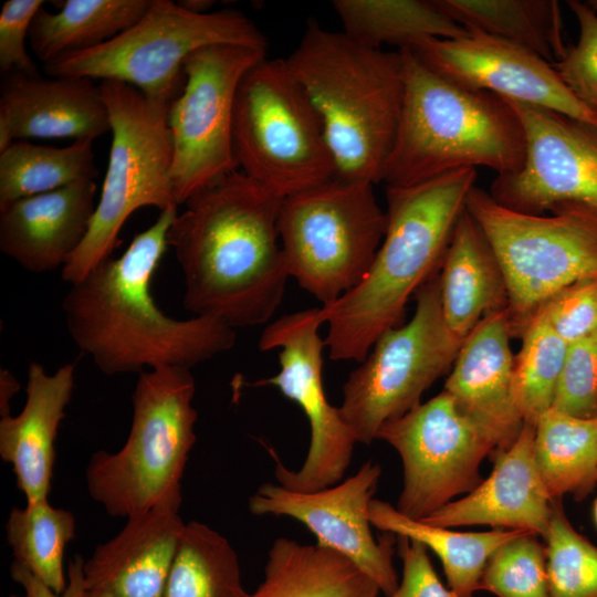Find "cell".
<instances>
[{
	"label": "cell",
	"instance_id": "38",
	"mask_svg": "<svg viewBox=\"0 0 597 597\" xmlns=\"http://www.w3.org/2000/svg\"><path fill=\"white\" fill-rule=\"evenodd\" d=\"M566 4L577 20L579 35L553 66L574 96L597 112V1L568 0Z\"/></svg>",
	"mask_w": 597,
	"mask_h": 597
},
{
	"label": "cell",
	"instance_id": "48",
	"mask_svg": "<svg viewBox=\"0 0 597 597\" xmlns=\"http://www.w3.org/2000/svg\"><path fill=\"white\" fill-rule=\"evenodd\" d=\"M9 597H28V596L27 595H24V596L10 595Z\"/></svg>",
	"mask_w": 597,
	"mask_h": 597
},
{
	"label": "cell",
	"instance_id": "10",
	"mask_svg": "<svg viewBox=\"0 0 597 597\" xmlns=\"http://www.w3.org/2000/svg\"><path fill=\"white\" fill-rule=\"evenodd\" d=\"M232 140L238 169L281 198L336 177L321 121L285 59L265 56L241 78Z\"/></svg>",
	"mask_w": 597,
	"mask_h": 597
},
{
	"label": "cell",
	"instance_id": "43",
	"mask_svg": "<svg viewBox=\"0 0 597 597\" xmlns=\"http://www.w3.org/2000/svg\"><path fill=\"white\" fill-rule=\"evenodd\" d=\"M84 559L74 555L67 565V585L62 594H56L43 582L38 579L24 566L13 561L10 567L12 579L25 591L28 597H84L86 583L83 570Z\"/></svg>",
	"mask_w": 597,
	"mask_h": 597
},
{
	"label": "cell",
	"instance_id": "41",
	"mask_svg": "<svg viewBox=\"0 0 597 597\" xmlns=\"http://www.w3.org/2000/svg\"><path fill=\"white\" fill-rule=\"evenodd\" d=\"M42 0H8L0 11V71L4 75L20 73L39 75L38 66L29 55L25 40Z\"/></svg>",
	"mask_w": 597,
	"mask_h": 597
},
{
	"label": "cell",
	"instance_id": "47",
	"mask_svg": "<svg viewBox=\"0 0 597 597\" xmlns=\"http://www.w3.org/2000/svg\"><path fill=\"white\" fill-rule=\"evenodd\" d=\"M593 514H594V521H595V524H596V526H597V498H596V500L594 501Z\"/></svg>",
	"mask_w": 597,
	"mask_h": 597
},
{
	"label": "cell",
	"instance_id": "33",
	"mask_svg": "<svg viewBox=\"0 0 597 597\" xmlns=\"http://www.w3.org/2000/svg\"><path fill=\"white\" fill-rule=\"evenodd\" d=\"M163 597H250L228 538L205 523H186Z\"/></svg>",
	"mask_w": 597,
	"mask_h": 597
},
{
	"label": "cell",
	"instance_id": "4",
	"mask_svg": "<svg viewBox=\"0 0 597 597\" xmlns=\"http://www.w3.org/2000/svg\"><path fill=\"white\" fill-rule=\"evenodd\" d=\"M285 62L321 121L336 177L383 181L402 107L399 51L365 46L312 20Z\"/></svg>",
	"mask_w": 597,
	"mask_h": 597
},
{
	"label": "cell",
	"instance_id": "36",
	"mask_svg": "<svg viewBox=\"0 0 597 597\" xmlns=\"http://www.w3.org/2000/svg\"><path fill=\"white\" fill-rule=\"evenodd\" d=\"M554 501L546 541L551 597H597V546L578 533Z\"/></svg>",
	"mask_w": 597,
	"mask_h": 597
},
{
	"label": "cell",
	"instance_id": "34",
	"mask_svg": "<svg viewBox=\"0 0 597 597\" xmlns=\"http://www.w3.org/2000/svg\"><path fill=\"white\" fill-rule=\"evenodd\" d=\"M74 515L46 501L13 507L6 523V536L14 562L24 566L56 594L67 585L64 551L75 537Z\"/></svg>",
	"mask_w": 597,
	"mask_h": 597
},
{
	"label": "cell",
	"instance_id": "3",
	"mask_svg": "<svg viewBox=\"0 0 597 597\" xmlns=\"http://www.w3.org/2000/svg\"><path fill=\"white\" fill-rule=\"evenodd\" d=\"M475 180L476 170L463 168L386 187V231L369 271L353 290L320 307L331 359L362 363L383 333L401 325L410 297L440 271Z\"/></svg>",
	"mask_w": 597,
	"mask_h": 597
},
{
	"label": "cell",
	"instance_id": "7",
	"mask_svg": "<svg viewBox=\"0 0 597 597\" xmlns=\"http://www.w3.org/2000/svg\"><path fill=\"white\" fill-rule=\"evenodd\" d=\"M112 133L108 164L88 231L62 268L73 284L112 258L132 213L144 207H178L171 178L172 140L169 105L155 102L132 85L102 81Z\"/></svg>",
	"mask_w": 597,
	"mask_h": 597
},
{
	"label": "cell",
	"instance_id": "26",
	"mask_svg": "<svg viewBox=\"0 0 597 597\" xmlns=\"http://www.w3.org/2000/svg\"><path fill=\"white\" fill-rule=\"evenodd\" d=\"M380 591L342 554L277 537L269 549L264 579L250 597H378Z\"/></svg>",
	"mask_w": 597,
	"mask_h": 597
},
{
	"label": "cell",
	"instance_id": "9",
	"mask_svg": "<svg viewBox=\"0 0 597 597\" xmlns=\"http://www.w3.org/2000/svg\"><path fill=\"white\" fill-rule=\"evenodd\" d=\"M465 209L481 228L503 271L513 336L552 295L597 276V209L578 202L555 206L549 216L498 203L474 186Z\"/></svg>",
	"mask_w": 597,
	"mask_h": 597
},
{
	"label": "cell",
	"instance_id": "25",
	"mask_svg": "<svg viewBox=\"0 0 597 597\" xmlns=\"http://www.w3.org/2000/svg\"><path fill=\"white\" fill-rule=\"evenodd\" d=\"M439 285L446 322L463 339L483 317L509 308L501 265L467 209L452 234L439 272Z\"/></svg>",
	"mask_w": 597,
	"mask_h": 597
},
{
	"label": "cell",
	"instance_id": "27",
	"mask_svg": "<svg viewBox=\"0 0 597 597\" xmlns=\"http://www.w3.org/2000/svg\"><path fill=\"white\" fill-rule=\"evenodd\" d=\"M373 526L422 543L441 561L449 588L458 597H473L492 554L507 541L528 533L493 528L486 532H459L409 519L390 503L373 499L368 507Z\"/></svg>",
	"mask_w": 597,
	"mask_h": 597
},
{
	"label": "cell",
	"instance_id": "2",
	"mask_svg": "<svg viewBox=\"0 0 597 597\" xmlns=\"http://www.w3.org/2000/svg\"><path fill=\"white\" fill-rule=\"evenodd\" d=\"M178 207L135 234L121 256L100 263L62 301L67 332L107 376L159 367L190 369L230 350L234 328L209 316L175 320L155 303L151 280L167 250Z\"/></svg>",
	"mask_w": 597,
	"mask_h": 597
},
{
	"label": "cell",
	"instance_id": "15",
	"mask_svg": "<svg viewBox=\"0 0 597 597\" xmlns=\"http://www.w3.org/2000/svg\"><path fill=\"white\" fill-rule=\"evenodd\" d=\"M376 439L400 455L404 483L397 511L423 520L475 489L480 465L494 449L444 390L384 423Z\"/></svg>",
	"mask_w": 597,
	"mask_h": 597
},
{
	"label": "cell",
	"instance_id": "12",
	"mask_svg": "<svg viewBox=\"0 0 597 597\" xmlns=\"http://www.w3.org/2000/svg\"><path fill=\"white\" fill-rule=\"evenodd\" d=\"M439 272L416 293L410 321L383 333L343 385L338 408L359 443H371L384 423L420 405L453 366L464 339L443 316Z\"/></svg>",
	"mask_w": 597,
	"mask_h": 597
},
{
	"label": "cell",
	"instance_id": "45",
	"mask_svg": "<svg viewBox=\"0 0 597 597\" xmlns=\"http://www.w3.org/2000/svg\"><path fill=\"white\" fill-rule=\"evenodd\" d=\"M185 9L196 13H207L213 1L207 0H182L178 1Z\"/></svg>",
	"mask_w": 597,
	"mask_h": 597
},
{
	"label": "cell",
	"instance_id": "13",
	"mask_svg": "<svg viewBox=\"0 0 597 597\" xmlns=\"http://www.w3.org/2000/svg\"><path fill=\"white\" fill-rule=\"evenodd\" d=\"M265 56L266 48L214 44L184 62L185 86L168 111L178 206L238 170L232 140L237 90L243 75Z\"/></svg>",
	"mask_w": 597,
	"mask_h": 597
},
{
	"label": "cell",
	"instance_id": "46",
	"mask_svg": "<svg viewBox=\"0 0 597 597\" xmlns=\"http://www.w3.org/2000/svg\"><path fill=\"white\" fill-rule=\"evenodd\" d=\"M84 597H114L112 594L100 589H86Z\"/></svg>",
	"mask_w": 597,
	"mask_h": 597
},
{
	"label": "cell",
	"instance_id": "1",
	"mask_svg": "<svg viewBox=\"0 0 597 597\" xmlns=\"http://www.w3.org/2000/svg\"><path fill=\"white\" fill-rule=\"evenodd\" d=\"M282 199L238 169L185 203L167 233L185 310L232 328L270 321L290 277L277 230Z\"/></svg>",
	"mask_w": 597,
	"mask_h": 597
},
{
	"label": "cell",
	"instance_id": "44",
	"mask_svg": "<svg viewBox=\"0 0 597 597\" xmlns=\"http://www.w3.org/2000/svg\"><path fill=\"white\" fill-rule=\"evenodd\" d=\"M20 384L17 378L6 368L0 369V416H10V401L19 391Z\"/></svg>",
	"mask_w": 597,
	"mask_h": 597
},
{
	"label": "cell",
	"instance_id": "5",
	"mask_svg": "<svg viewBox=\"0 0 597 597\" xmlns=\"http://www.w3.org/2000/svg\"><path fill=\"white\" fill-rule=\"evenodd\" d=\"M398 51L404 98L383 177L387 186H412L463 168L488 167L496 176L522 168L524 128L507 100L459 85L412 51Z\"/></svg>",
	"mask_w": 597,
	"mask_h": 597
},
{
	"label": "cell",
	"instance_id": "16",
	"mask_svg": "<svg viewBox=\"0 0 597 597\" xmlns=\"http://www.w3.org/2000/svg\"><path fill=\"white\" fill-rule=\"evenodd\" d=\"M525 134L522 168L496 176L490 195L500 205L542 214L564 202L597 209V125L509 101Z\"/></svg>",
	"mask_w": 597,
	"mask_h": 597
},
{
	"label": "cell",
	"instance_id": "37",
	"mask_svg": "<svg viewBox=\"0 0 597 597\" xmlns=\"http://www.w3.org/2000/svg\"><path fill=\"white\" fill-rule=\"evenodd\" d=\"M523 533L501 545L483 570L479 590L496 597H551L546 547Z\"/></svg>",
	"mask_w": 597,
	"mask_h": 597
},
{
	"label": "cell",
	"instance_id": "14",
	"mask_svg": "<svg viewBox=\"0 0 597 597\" xmlns=\"http://www.w3.org/2000/svg\"><path fill=\"white\" fill-rule=\"evenodd\" d=\"M324 324L320 307L285 314L263 329L259 348L279 350L280 371L255 383L276 387L303 410L311 428L310 448L297 471L286 469L273 450L280 485L296 492H314L339 483L350 464L357 440L339 408L332 406L323 386Z\"/></svg>",
	"mask_w": 597,
	"mask_h": 597
},
{
	"label": "cell",
	"instance_id": "32",
	"mask_svg": "<svg viewBox=\"0 0 597 597\" xmlns=\"http://www.w3.org/2000/svg\"><path fill=\"white\" fill-rule=\"evenodd\" d=\"M93 140L50 147L18 140L0 151V209L27 197L94 180Z\"/></svg>",
	"mask_w": 597,
	"mask_h": 597
},
{
	"label": "cell",
	"instance_id": "42",
	"mask_svg": "<svg viewBox=\"0 0 597 597\" xmlns=\"http://www.w3.org/2000/svg\"><path fill=\"white\" fill-rule=\"evenodd\" d=\"M397 537L402 577L396 590L386 597H458L440 582L422 543Z\"/></svg>",
	"mask_w": 597,
	"mask_h": 597
},
{
	"label": "cell",
	"instance_id": "23",
	"mask_svg": "<svg viewBox=\"0 0 597 597\" xmlns=\"http://www.w3.org/2000/svg\"><path fill=\"white\" fill-rule=\"evenodd\" d=\"M180 506L165 503L127 519L117 535L84 561L86 588L114 597H163L186 524Z\"/></svg>",
	"mask_w": 597,
	"mask_h": 597
},
{
	"label": "cell",
	"instance_id": "24",
	"mask_svg": "<svg viewBox=\"0 0 597 597\" xmlns=\"http://www.w3.org/2000/svg\"><path fill=\"white\" fill-rule=\"evenodd\" d=\"M75 386V367L65 364L49 375L31 362L27 400L17 416L0 420V455L12 467L27 503L46 501L55 460V440Z\"/></svg>",
	"mask_w": 597,
	"mask_h": 597
},
{
	"label": "cell",
	"instance_id": "21",
	"mask_svg": "<svg viewBox=\"0 0 597 597\" xmlns=\"http://www.w3.org/2000/svg\"><path fill=\"white\" fill-rule=\"evenodd\" d=\"M111 132L100 85L87 77L4 75L0 95V151L27 138L95 140Z\"/></svg>",
	"mask_w": 597,
	"mask_h": 597
},
{
	"label": "cell",
	"instance_id": "8",
	"mask_svg": "<svg viewBox=\"0 0 597 597\" xmlns=\"http://www.w3.org/2000/svg\"><path fill=\"white\" fill-rule=\"evenodd\" d=\"M214 44L266 48V39L243 12L223 9L196 13L171 0H150L143 17L109 41L60 55L43 64L52 77H87L134 86L170 105L182 92L184 62Z\"/></svg>",
	"mask_w": 597,
	"mask_h": 597
},
{
	"label": "cell",
	"instance_id": "22",
	"mask_svg": "<svg viewBox=\"0 0 597 597\" xmlns=\"http://www.w3.org/2000/svg\"><path fill=\"white\" fill-rule=\"evenodd\" d=\"M97 186L84 180L0 209V250L32 273L63 268L84 240Z\"/></svg>",
	"mask_w": 597,
	"mask_h": 597
},
{
	"label": "cell",
	"instance_id": "39",
	"mask_svg": "<svg viewBox=\"0 0 597 597\" xmlns=\"http://www.w3.org/2000/svg\"><path fill=\"white\" fill-rule=\"evenodd\" d=\"M553 409L594 418L597 411V332L568 344Z\"/></svg>",
	"mask_w": 597,
	"mask_h": 597
},
{
	"label": "cell",
	"instance_id": "18",
	"mask_svg": "<svg viewBox=\"0 0 597 597\" xmlns=\"http://www.w3.org/2000/svg\"><path fill=\"white\" fill-rule=\"evenodd\" d=\"M468 31L460 39L427 40L410 51L426 66L464 87L597 125V112L574 96L553 64L510 42Z\"/></svg>",
	"mask_w": 597,
	"mask_h": 597
},
{
	"label": "cell",
	"instance_id": "40",
	"mask_svg": "<svg viewBox=\"0 0 597 597\" xmlns=\"http://www.w3.org/2000/svg\"><path fill=\"white\" fill-rule=\"evenodd\" d=\"M537 311L567 345L593 335L597 332V276L567 285Z\"/></svg>",
	"mask_w": 597,
	"mask_h": 597
},
{
	"label": "cell",
	"instance_id": "19",
	"mask_svg": "<svg viewBox=\"0 0 597 597\" xmlns=\"http://www.w3.org/2000/svg\"><path fill=\"white\" fill-rule=\"evenodd\" d=\"M512 336L509 308L483 317L464 338L443 388L494 453L507 449L524 425L513 396Z\"/></svg>",
	"mask_w": 597,
	"mask_h": 597
},
{
	"label": "cell",
	"instance_id": "11",
	"mask_svg": "<svg viewBox=\"0 0 597 597\" xmlns=\"http://www.w3.org/2000/svg\"><path fill=\"white\" fill-rule=\"evenodd\" d=\"M373 184L337 177L282 199L277 230L290 277L322 306L357 286L385 235Z\"/></svg>",
	"mask_w": 597,
	"mask_h": 597
},
{
	"label": "cell",
	"instance_id": "35",
	"mask_svg": "<svg viewBox=\"0 0 597 597\" xmlns=\"http://www.w3.org/2000/svg\"><path fill=\"white\" fill-rule=\"evenodd\" d=\"M520 337L522 346L514 356L513 396L523 422L536 426L553 406L568 345L538 311Z\"/></svg>",
	"mask_w": 597,
	"mask_h": 597
},
{
	"label": "cell",
	"instance_id": "49",
	"mask_svg": "<svg viewBox=\"0 0 597 597\" xmlns=\"http://www.w3.org/2000/svg\"><path fill=\"white\" fill-rule=\"evenodd\" d=\"M594 418H595V420L597 421V411H596V413H595Z\"/></svg>",
	"mask_w": 597,
	"mask_h": 597
},
{
	"label": "cell",
	"instance_id": "6",
	"mask_svg": "<svg viewBox=\"0 0 597 597\" xmlns=\"http://www.w3.org/2000/svg\"><path fill=\"white\" fill-rule=\"evenodd\" d=\"M196 384L190 369L139 373L128 437L116 452L98 450L85 469L91 498L115 517H133L181 503V479L196 442Z\"/></svg>",
	"mask_w": 597,
	"mask_h": 597
},
{
	"label": "cell",
	"instance_id": "17",
	"mask_svg": "<svg viewBox=\"0 0 597 597\" xmlns=\"http://www.w3.org/2000/svg\"><path fill=\"white\" fill-rule=\"evenodd\" d=\"M380 475V465L368 460L343 482L314 492L263 483L250 496L249 509L254 515H283L301 522L317 544L348 558L388 596L399 584L392 563L397 535L385 532L376 540L368 519Z\"/></svg>",
	"mask_w": 597,
	"mask_h": 597
},
{
	"label": "cell",
	"instance_id": "28",
	"mask_svg": "<svg viewBox=\"0 0 597 597\" xmlns=\"http://www.w3.org/2000/svg\"><path fill=\"white\" fill-rule=\"evenodd\" d=\"M332 7L343 32L371 49L411 50L427 40L469 34L436 0H334Z\"/></svg>",
	"mask_w": 597,
	"mask_h": 597
},
{
	"label": "cell",
	"instance_id": "29",
	"mask_svg": "<svg viewBox=\"0 0 597 597\" xmlns=\"http://www.w3.org/2000/svg\"><path fill=\"white\" fill-rule=\"evenodd\" d=\"M467 30L479 31L528 50L548 63L567 45L561 6L555 0H436Z\"/></svg>",
	"mask_w": 597,
	"mask_h": 597
},
{
	"label": "cell",
	"instance_id": "20",
	"mask_svg": "<svg viewBox=\"0 0 597 597\" xmlns=\"http://www.w3.org/2000/svg\"><path fill=\"white\" fill-rule=\"evenodd\" d=\"M535 426L524 423L514 442L492 455L493 469L470 493L425 517L442 527L489 525L545 537L554 501L534 455Z\"/></svg>",
	"mask_w": 597,
	"mask_h": 597
},
{
	"label": "cell",
	"instance_id": "30",
	"mask_svg": "<svg viewBox=\"0 0 597 597\" xmlns=\"http://www.w3.org/2000/svg\"><path fill=\"white\" fill-rule=\"evenodd\" d=\"M149 4L150 0H66L55 12L42 7L29 31L31 50L45 64L98 46L135 24Z\"/></svg>",
	"mask_w": 597,
	"mask_h": 597
},
{
	"label": "cell",
	"instance_id": "31",
	"mask_svg": "<svg viewBox=\"0 0 597 597\" xmlns=\"http://www.w3.org/2000/svg\"><path fill=\"white\" fill-rule=\"evenodd\" d=\"M534 455L553 501L584 499L597 483V421L548 409L535 426Z\"/></svg>",
	"mask_w": 597,
	"mask_h": 597
}]
</instances>
